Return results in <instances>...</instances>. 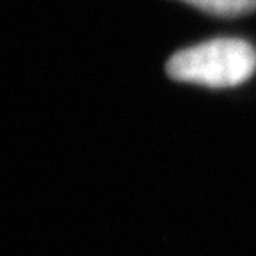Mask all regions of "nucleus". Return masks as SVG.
I'll list each match as a JSON object with an SVG mask.
<instances>
[{
    "label": "nucleus",
    "instance_id": "obj_1",
    "mask_svg": "<svg viewBox=\"0 0 256 256\" xmlns=\"http://www.w3.org/2000/svg\"><path fill=\"white\" fill-rule=\"evenodd\" d=\"M166 72L176 82L235 88L256 72V50L238 38H217L176 52L166 64Z\"/></svg>",
    "mask_w": 256,
    "mask_h": 256
},
{
    "label": "nucleus",
    "instance_id": "obj_2",
    "mask_svg": "<svg viewBox=\"0 0 256 256\" xmlns=\"http://www.w3.org/2000/svg\"><path fill=\"white\" fill-rule=\"evenodd\" d=\"M185 4L201 9L206 14L233 18L256 11V0H182Z\"/></svg>",
    "mask_w": 256,
    "mask_h": 256
}]
</instances>
